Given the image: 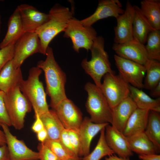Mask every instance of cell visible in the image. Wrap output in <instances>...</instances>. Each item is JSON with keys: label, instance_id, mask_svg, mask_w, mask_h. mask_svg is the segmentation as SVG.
<instances>
[{"label": "cell", "instance_id": "cell-8", "mask_svg": "<svg viewBox=\"0 0 160 160\" xmlns=\"http://www.w3.org/2000/svg\"><path fill=\"white\" fill-rule=\"evenodd\" d=\"M103 77L100 89L112 108L129 96L130 84L119 74L108 73Z\"/></svg>", "mask_w": 160, "mask_h": 160}, {"label": "cell", "instance_id": "cell-40", "mask_svg": "<svg viewBox=\"0 0 160 160\" xmlns=\"http://www.w3.org/2000/svg\"><path fill=\"white\" fill-rule=\"evenodd\" d=\"M138 157L141 160H160V155L157 154L139 155Z\"/></svg>", "mask_w": 160, "mask_h": 160}, {"label": "cell", "instance_id": "cell-23", "mask_svg": "<svg viewBox=\"0 0 160 160\" xmlns=\"http://www.w3.org/2000/svg\"><path fill=\"white\" fill-rule=\"evenodd\" d=\"M149 111L137 108L128 120L123 134L128 137L144 132L147 125Z\"/></svg>", "mask_w": 160, "mask_h": 160}, {"label": "cell", "instance_id": "cell-34", "mask_svg": "<svg viewBox=\"0 0 160 160\" xmlns=\"http://www.w3.org/2000/svg\"><path fill=\"white\" fill-rule=\"evenodd\" d=\"M37 148L40 160H60L51 149L43 143H40Z\"/></svg>", "mask_w": 160, "mask_h": 160}, {"label": "cell", "instance_id": "cell-14", "mask_svg": "<svg viewBox=\"0 0 160 160\" xmlns=\"http://www.w3.org/2000/svg\"><path fill=\"white\" fill-rule=\"evenodd\" d=\"M134 8L128 1L124 13L116 18V25L114 28V43L120 44L133 39L132 33Z\"/></svg>", "mask_w": 160, "mask_h": 160}, {"label": "cell", "instance_id": "cell-9", "mask_svg": "<svg viewBox=\"0 0 160 160\" xmlns=\"http://www.w3.org/2000/svg\"><path fill=\"white\" fill-rule=\"evenodd\" d=\"M115 65L119 74L129 84L139 89L143 88L146 73L145 65L114 55Z\"/></svg>", "mask_w": 160, "mask_h": 160}, {"label": "cell", "instance_id": "cell-36", "mask_svg": "<svg viewBox=\"0 0 160 160\" xmlns=\"http://www.w3.org/2000/svg\"><path fill=\"white\" fill-rule=\"evenodd\" d=\"M67 130L71 143L75 153L76 155L79 157L80 142L78 132L71 129Z\"/></svg>", "mask_w": 160, "mask_h": 160}, {"label": "cell", "instance_id": "cell-12", "mask_svg": "<svg viewBox=\"0 0 160 160\" xmlns=\"http://www.w3.org/2000/svg\"><path fill=\"white\" fill-rule=\"evenodd\" d=\"M1 127L6 137V145L9 160H38L40 159L39 152L28 148L22 140H19L10 131L9 126L2 124Z\"/></svg>", "mask_w": 160, "mask_h": 160}, {"label": "cell", "instance_id": "cell-18", "mask_svg": "<svg viewBox=\"0 0 160 160\" xmlns=\"http://www.w3.org/2000/svg\"><path fill=\"white\" fill-rule=\"evenodd\" d=\"M109 124H98L92 122L89 118L83 119L78 133L80 142L79 157H84L90 153L91 143L94 137Z\"/></svg>", "mask_w": 160, "mask_h": 160}, {"label": "cell", "instance_id": "cell-39", "mask_svg": "<svg viewBox=\"0 0 160 160\" xmlns=\"http://www.w3.org/2000/svg\"><path fill=\"white\" fill-rule=\"evenodd\" d=\"M0 160H9L7 145H0Z\"/></svg>", "mask_w": 160, "mask_h": 160}, {"label": "cell", "instance_id": "cell-25", "mask_svg": "<svg viewBox=\"0 0 160 160\" xmlns=\"http://www.w3.org/2000/svg\"><path fill=\"white\" fill-rule=\"evenodd\" d=\"M129 96L137 108L160 112V98H153L140 89L130 85Z\"/></svg>", "mask_w": 160, "mask_h": 160}, {"label": "cell", "instance_id": "cell-5", "mask_svg": "<svg viewBox=\"0 0 160 160\" xmlns=\"http://www.w3.org/2000/svg\"><path fill=\"white\" fill-rule=\"evenodd\" d=\"M88 94L85 106L93 123L111 124L112 109L100 89L95 84L89 82L84 86Z\"/></svg>", "mask_w": 160, "mask_h": 160}, {"label": "cell", "instance_id": "cell-38", "mask_svg": "<svg viewBox=\"0 0 160 160\" xmlns=\"http://www.w3.org/2000/svg\"><path fill=\"white\" fill-rule=\"evenodd\" d=\"M35 120L31 128L33 132L37 133L44 128V127L39 115L36 113H35Z\"/></svg>", "mask_w": 160, "mask_h": 160}, {"label": "cell", "instance_id": "cell-26", "mask_svg": "<svg viewBox=\"0 0 160 160\" xmlns=\"http://www.w3.org/2000/svg\"><path fill=\"white\" fill-rule=\"evenodd\" d=\"M39 116L47 132V139L59 140L61 132L64 128L55 111L49 110Z\"/></svg>", "mask_w": 160, "mask_h": 160}, {"label": "cell", "instance_id": "cell-1", "mask_svg": "<svg viewBox=\"0 0 160 160\" xmlns=\"http://www.w3.org/2000/svg\"><path fill=\"white\" fill-rule=\"evenodd\" d=\"M44 60L39 61L37 66L44 72L46 84V93L50 99V106L54 109L67 98L65 86L66 75L56 61L52 48H47Z\"/></svg>", "mask_w": 160, "mask_h": 160}, {"label": "cell", "instance_id": "cell-45", "mask_svg": "<svg viewBox=\"0 0 160 160\" xmlns=\"http://www.w3.org/2000/svg\"><path fill=\"white\" fill-rule=\"evenodd\" d=\"M1 15L0 14V34L1 31Z\"/></svg>", "mask_w": 160, "mask_h": 160}, {"label": "cell", "instance_id": "cell-27", "mask_svg": "<svg viewBox=\"0 0 160 160\" xmlns=\"http://www.w3.org/2000/svg\"><path fill=\"white\" fill-rule=\"evenodd\" d=\"M140 11L152 28L160 30V1L143 0L140 2Z\"/></svg>", "mask_w": 160, "mask_h": 160}, {"label": "cell", "instance_id": "cell-28", "mask_svg": "<svg viewBox=\"0 0 160 160\" xmlns=\"http://www.w3.org/2000/svg\"><path fill=\"white\" fill-rule=\"evenodd\" d=\"M144 132L154 145L160 150V112L149 111Z\"/></svg>", "mask_w": 160, "mask_h": 160}, {"label": "cell", "instance_id": "cell-20", "mask_svg": "<svg viewBox=\"0 0 160 160\" xmlns=\"http://www.w3.org/2000/svg\"><path fill=\"white\" fill-rule=\"evenodd\" d=\"M12 60L8 62L0 72V90L4 93L19 87L23 79L20 68H15Z\"/></svg>", "mask_w": 160, "mask_h": 160}, {"label": "cell", "instance_id": "cell-22", "mask_svg": "<svg viewBox=\"0 0 160 160\" xmlns=\"http://www.w3.org/2000/svg\"><path fill=\"white\" fill-rule=\"evenodd\" d=\"M134 15L133 21V39L145 45L149 33L154 29L141 13L140 7L133 5Z\"/></svg>", "mask_w": 160, "mask_h": 160}, {"label": "cell", "instance_id": "cell-11", "mask_svg": "<svg viewBox=\"0 0 160 160\" xmlns=\"http://www.w3.org/2000/svg\"><path fill=\"white\" fill-rule=\"evenodd\" d=\"M53 109L65 129L78 132L83 120L82 114L71 100L67 98L63 100Z\"/></svg>", "mask_w": 160, "mask_h": 160}, {"label": "cell", "instance_id": "cell-6", "mask_svg": "<svg viewBox=\"0 0 160 160\" xmlns=\"http://www.w3.org/2000/svg\"><path fill=\"white\" fill-rule=\"evenodd\" d=\"M4 99L12 125L16 129H22L24 126L26 114L31 110V104L19 87L4 93Z\"/></svg>", "mask_w": 160, "mask_h": 160}, {"label": "cell", "instance_id": "cell-3", "mask_svg": "<svg viewBox=\"0 0 160 160\" xmlns=\"http://www.w3.org/2000/svg\"><path fill=\"white\" fill-rule=\"evenodd\" d=\"M105 41L103 37L97 36L91 48V58L84 59L81 66L85 72L90 76L95 84L100 89L102 78L106 74H115L111 68L107 53L105 50Z\"/></svg>", "mask_w": 160, "mask_h": 160}, {"label": "cell", "instance_id": "cell-29", "mask_svg": "<svg viewBox=\"0 0 160 160\" xmlns=\"http://www.w3.org/2000/svg\"><path fill=\"white\" fill-rule=\"evenodd\" d=\"M145 66L146 70L143 88L150 90L160 82V61L149 60Z\"/></svg>", "mask_w": 160, "mask_h": 160}, {"label": "cell", "instance_id": "cell-2", "mask_svg": "<svg viewBox=\"0 0 160 160\" xmlns=\"http://www.w3.org/2000/svg\"><path fill=\"white\" fill-rule=\"evenodd\" d=\"M73 13V10L57 4L50 9L48 20L35 32L40 41L41 53L46 55L50 42L59 33L64 31Z\"/></svg>", "mask_w": 160, "mask_h": 160}, {"label": "cell", "instance_id": "cell-16", "mask_svg": "<svg viewBox=\"0 0 160 160\" xmlns=\"http://www.w3.org/2000/svg\"><path fill=\"white\" fill-rule=\"evenodd\" d=\"M105 138L108 147L118 156L129 158L133 156L127 137L111 125L105 127Z\"/></svg>", "mask_w": 160, "mask_h": 160}, {"label": "cell", "instance_id": "cell-41", "mask_svg": "<svg viewBox=\"0 0 160 160\" xmlns=\"http://www.w3.org/2000/svg\"><path fill=\"white\" fill-rule=\"evenodd\" d=\"M150 96L155 99L160 98V82L150 90Z\"/></svg>", "mask_w": 160, "mask_h": 160}, {"label": "cell", "instance_id": "cell-42", "mask_svg": "<svg viewBox=\"0 0 160 160\" xmlns=\"http://www.w3.org/2000/svg\"><path fill=\"white\" fill-rule=\"evenodd\" d=\"M36 134L37 139L41 143H43L47 138V133L44 128Z\"/></svg>", "mask_w": 160, "mask_h": 160}, {"label": "cell", "instance_id": "cell-37", "mask_svg": "<svg viewBox=\"0 0 160 160\" xmlns=\"http://www.w3.org/2000/svg\"><path fill=\"white\" fill-rule=\"evenodd\" d=\"M59 140L62 144L68 150L76 155L71 144L68 130L67 129L65 128L63 129L60 134Z\"/></svg>", "mask_w": 160, "mask_h": 160}, {"label": "cell", "instance_id": "cell-19", "mask_svg": "<svg viewBox=\"0 0 160 160\" xmlns=\"http://www.w3.org/2000/svg\"><path fill=\"white\" fill-rule=\"evenodd\" d=\"M137 108L131 97H127L112 108L111 125L123 132L128 120Z\"/></svg>", "mask_w": 160, "mask_h": 160}, {"label": "cell", "instance_id": "cell-10", "mask_svg": "<svg viewBox=\"0 0 160 160\" xmlns=\"http://www.w3.org/2000/svg\"><path fill=\"white\" fill-rule=\"evenodd\" d=\"M40 41L35 32L25 33L15 44L12 59L14 67L17 68L28 57L37 53H40Z\"/></svg>", "mask_w": 160, "mask_h": 160}, {"label": "cell", "instance_id": "cell-21", "mask_svg": "<svg viewBox=\"0 0 160 160\" xmlns=\"http://www.w3.org/2000/svg\"><path fill=\"white\" fill-rule=\"evenodd\" d=\"M7 33L0 43V48L11 44H15L25 33L19 11L17 8L9 19Z\"/></svg>", "mask_w": 160, "mask_h": 160}, {"label": "cell", "instance_id": "cell-35", "mask_svg": "<svg viewBox=\"0 0 160 160\" xmlns=\"http://www.w3.org/2000/svg\"><path fill=\"white\" fill-rule=\"evenodd\" d=\"M4 93L0 90V127L2 124L12 126L5 106L4 97Z\"/></svg>", "mask_w": 160, "mask_h": 160}, {"label": "cell", "instance_id": "cell-24", "mask_svg": "<svg viewBox=\"0 0 160 160\" xmlns=\"http://www.w3.org/2000/svg\"><path fill=\"white\" fill-rule=\"evenodd\" d=\"M131 150L139 155L159 154L160 150L156 148L144 132L127 137Z\"/></svg>", "mask_w": 160, "mask_h": 160}, {"label": "cell", "instance_id": "cell-32", "mask_svg": "<svg viewBox=\"0 0 160 160\" xmlns=\"http://www.w3.org/2000/svg\"><path fill=\"white\" fill-rule=\"evenodd\" d=\"M43 143L51 149L60 160H81V158L68 150L59 140L47 139Z\"/></svg>", "mask_w": 160, "mask_h": 160}, {"label": "cell", "instance_id": "cell-17", "mask_svg": "<svg viewBox=\"0 0 160 160\" xmlns=\"http://www.w3.org/2000/svg\"><path fill=\"white\" fill-rule=\"evenodd\" d=\"M20 12L24 31L35 32L48 20V14L41 12L32 6L21 4L17 7Z\"/></svg>", "mask_w": 160, "mask_h": 160}, {"label": "cell", "instance_id": "cell-33", "mask_svg": "<svg viewBox=\"0 0 160 160\" xmlns=\"http://www.w3.org/2000/svg\"><path fill=\"white\" fill-rule=\"evenodd\" d=\"M15 44H11L0 49V72L4 66L13 59Z\"/></svg>", "mask_w": 160, "mask_h": 160}, {"label": "cell", "instance_id": "cell-13", "mask_svg": "<svg viewBox=\"0 0 160 160\" xmlns=\"http://www.w3.org/2000/svg\"><path fill=\"white\" fill-rule=\"evenodd\" d=\"M112 49L118 56L145 66L149 60L145 45L134 39L122 43H114Z\"/></svg>", "mask_w": 160, "mask_h": 160}, {"label": "cell", "instance_id": "cell-15", "mask_svg": "<svg viewBox=\"0 0 160 160\" xmlns=\"http://www.w3.org/2000/svg\"><path fill=\"white\" fill-rule=\"evenodd\" d=\"M124 11L121 3L119 0H101L99 1L97 7L93 13L80 21L84 26H92L101 19L109 17L116 18L122 14Z\"/></svg>", "mask_w": 160, "mask_h": 160}, {"label": "cell", "instance_id": "cell-30", "mask_svg": "<svg viewBox=\"0 0 160 160\" xmlns=\"http://www.w3.org/2000/svg\"><path fill=\"white\" fill-rule=\"evenodd\" d=\"M105 128L100 131L99 138L94 150L91 153L81 158V160H100L105 156L114 154L106 142L105 138Z\"/></svg>", "mask_w": 160, "mask_h": 160}, {"label": "cell", "instance_id": "cell-7", "mask_svg": "<svg viewBox=\"0 0 160 160\" xmlns=\"http://www.w3.org/2000/svg\"><path fill=\"white\" fill-rule=\"evenodd\" d=\"M63 37L70 38L74 51L79 52L81 48L90 50L97 36V32L92 26H84L73 17L69 21L64 31Z\"/></svg>", "mask_w": 160, "mask_h": 160}, {"label": "cell", "instance_id": "cell-43", "mask_svg": "<svg viewBox=\"0 0 160 160\" xmlns=\"http://www.w3.org/2000/svg\"><path fill=\"white\" fill-rule=\"evenodd\" d=\"M105 160H130L129 157H122L113 154L105 158Z\"/></svg>", "mask_w": 160, "mask_h": 160}, {"label": "cell", "instance_id": "cell-4", "mask_svg": "<svg viewBox=\"0 0 160 160\" xmlns=\"http://www.w3.org/2000/svg\"><path fill=\"white\" fill-rule=\"evenodd\" d=\"M42 71L38 67L30 69L28 78L23 79L20 86V89L28 100L34 113L41 115L49 111L46 93L39 76Z\"/></svg>", "mask_w": 160, "mask_h": 160}, {"label": "cell", "instance_id": "cell-31", "mask_svg": "<svg viewBox=\"0 0 160 160\" xmlns=\"http://www.w3.org/2000/svg\"><path fill=\"white\" fill-rule=\"evenodd\" d=\"M146 43L145 47L148 59L160 61V31L154 30L151 31Z\"/></svg>", "mask_w": 160, "mask_h": 160}, {"label": "cell", "instance_id": "cell-44", "mask_svg": "<svg viewBox=\"0 0 160 160\" xmlns=\"http://www.w3.org/2000/svg\"><path fill=\"white\" fill-rule=\"evenodd\" d=\"M6 145V139L3 131L0 129V145Z\"/></svg>", "mask_w": 160, "mask_h": 160}]
</instances>
